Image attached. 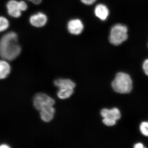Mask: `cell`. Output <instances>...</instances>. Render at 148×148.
<instances>
[{
	"mask_svg": "<svg viewBox=\"0 0 148 148\" xmlns=\"http://www.w3.org/2000/svg\"><path fill=\"white\" fill-rule=\"evenodd\" d=\"M8 12L10 16L18 18L21 16V12L19 1L16 0H10L7 4Z\"/></svg>",
	"mask_w": 148,
	"mask_h": 148,
	"instance_id": "cell-6",
	"label": "cell"
},
{
	"mask_svg": "<svg viewBox=\"0 0 148 148\" xmlns=\"http://www.w3.org/2000/svg\"><path fill=\"white\" fill-rule=\"evenodd\" d=\"M29 21L31 24L34 27H41L46 24L47 18L45 14L39 12L32 15L30 17Z\"/></svg>",
	"mask_w": 148,
	"mask_h": 148,
	"instance_id": "cell-8",
	"label": "cell"
},
{
	"mask_svg": "<svg viewBox=\"0 0 148 148\" xmlns=\"http://www.w3.org/2000/svg\"><path fill=\"white\" fill-rule=\"evenodd\" d=\"M1 148H10L9 146L8 145H5V144H3L1 145L0 147Z\"/></svg>",
	"mask_w": 148,
	"mask_h": 148,
	"instance_id": "cell-21",
	"label": "cell"
},
{
	"mask_svg": "<svg viewBox=\"0 0 148 148\" xmlns=\"http://www.w3.org/2000/svg\"><path fill=\"white\" fill-rule=\"evenodd\" d=\"M101 115L103 118V122L104 124L112 126L116 123L121 117V114L118 109L114 108L112 109H103L101 111Z\"/></svg>",
	"mask_w": 148,
	"mask_h": 148,
	"instance_id": "cell-4",
	"label": "cell"
},
{
	"mask_svg": "<svg viewBox=\"0 0 148 148\" xmlns=\"http://www.w3.org/2000/svg\"><path fill=\"white\" fill-rule=\"evenodd\" d=\"M134 147L135 148H143L145 147L142 143H138V144H135L134 146Z\"/></svg>",
	"mask_w": 148,
	"mask_h": 148,
	"instance_id": "cell-20",
	"label": "cell"
},
{
	"mask_svg": "<svg viewBox=\"0 0 148 148\" xmlns=\"http://www.w3.org/2000/svg\"><path fill=\"white\" fill-rule=\"evenodd\" d=\"M112 86L113 90L118 93H129L132 88V79L128 74L120 72L116 74L112 82Z\"/></svg>",
	"mask_w": 148,
	"mask_h": 148,
	"instance_id": "cell-2",
	"label": "cell"
},
{
	"mask_svg": "<svg viewBox=\"0 0 148 148\" xmlns=\"http://www.w3.org/2000/svg\"><path fill=\"white\" fill-rule=\"evenodd\" d=\"M74 92V89L71 88H61L57 92V96L61 99H66L71 97Z\"/></svg>",
	"mask_w": 148,
	"mask_h": 148,
	"instance_id": "cell-13",
	"label": "cell"
},
{
	"mask_svg": "<svg viewBox=\"0 0 148 148\" xmlns=\"http://www.w3.org/2000/svg\"><path fill=\"white\" fill-rule=\"evenodd\" d=\"M95 16L102 21L106 20L109 14L108 8L105 5L99 4L95 7Z\"/></svg>",
	"mask_w": 148,
	"mask_h": 148,
	"instance_id": "cell-10",
	"label": "cell"
},
{
	"mask_svg": "<svg viewBox=\"0 0 148 148\" xmlns=\"http://www.w3.org/2000/svg\"><path fill=\"white\" fill-rule=\"evenodd\" d=\"M55 103L54 99L45 93H37L33 99L34 107L36 110L39 111L45 106H53Z\"/></svg>",
	"mask_w": 148,
	"mask_h": 148,
	"instance_id": "cell-5",
	"label": "cell"
},
{
	"mask_svg": "<svg viewBox=\"0 0 148 148\" xmlns=\"http://www.w3.org/2000/svg\"><path fill=\"white\" fill-rule=\"evenodd\" d=\"M127 27L121 24H116L112 27L109 40L112 44L119 45L127 39Z\"/></svg>",
	"mask_w": 148,
	"mask_h": 148,
	"instance_id": "cell-3",
	"label": "cell"
},
{
	"mask_svg": "<svg viewBox=\"0 0 148 148\" xmlns=\"http://www.w3.org/2000/svg\"><path fill=\"white\" fill-rule=\"evenodd\" d=\"M69 32L73 35H78L83 31L84 25L82 21L79 19H73L70 20L68 23Z\"/></svg>",
	"mask_w": 148,
	"mask_h": 148,
	"instance_id": "cell-7",
	"label": "cell"
},
{
	"mask_svg": "<svg viewBox=\"0 0 148 148\" xmlns=\"http://www.w3.org/2000/svg\"><path fill=\"white\" fill-rule=\"evenodd\" d=\"M21 51L18 36L15 32H9L2 37L0 42V54L3 59L12 61L19 55Z\"/></svg>",
	"mask_w": 148,
	"mask_h": 148,
	"instance_id": "cell-1",
	"label": "cell"
},
{
	"mask_svg": "<svg viewBox=\"0 0 148 148\" xmlns=\"http://www.w3.org/2000/svg\"><path fill=\"white\" fill-rule=\"evenodd\" d=\"M143 69L146 75L148 76V59H146L143 64Z\"/></svg>",
	"mask_w": 148,
	"mask_h": 148,
	"instance_id": "cell-16",
	"label": "cell"
},
{
	"mask_svg": "<svg viewBox=\"0 0 148 148\" xmlns=\"http://www.w3.org/2000/svg\"><path fill=\"white\" fill-rule=\"evenodd\" d=\"M82 3L87 5H90L95 2L96 0H81Z\"/></svg>",
	"mask_w": 148,
	"mask_h": 148,
	"instance_id": "cell-18",
	"label": "cell"
},
{
	"mask_svg": "<svg viewBox=\"0 0 148 148\" xmlns=\"http://www.w3.org/2000/svg\"><path fill=\"white\" fill-rule=\"evenodd\" d=\"M9 23L8 20L5 17L1 16L0 18V31L4 32L8 28Z\"/></svg>",
	"mask_w": 148,
	"mask_h": 148,
	"instance_id": "cell-14",
	"label": "cell"
},
{
	"mask_svg": "<svg viewBox=\"0 0 148 148\" xmlns=\"http://www.w3.org/2000/svg\"><path fill=\"white\" fill-rule=\"evenodd\" d=\"M55 86L61 88H71L73 89L76 86V84L73 81L68 79H58L54 81Z\"/></svg>",
	"mask_w": 148,
	"mask_h": 148,
	"instance_id": "cell-11",
	"label": "cell"
},
{
	"mask_svg": "<svg viewBox=\"0 0 148 148\" xmlns=\"http://www.w3.org/2000/svg\"><path fill=\"white\" fill-rule=\"evenodd\" d=\"M20 4V8H21V10L22 11H25L27 9L28 6L27 4L24 1H19Z\"/></svg>",
	"mask_w": 148,
	"mask_h": 148,
	"instance_id": "cell-17",
	"label": "cell"
},
{
	"mask_svg": "<svg viewBox=\"0 0 148 148\" xmlns=\"http://www.w3.org/2000/svg\"><path fill=\"white\" fill-rule=\"evenodd\" d=\"M10 66L5 60H1L0 62V78H5L10 73Z\"/></svg>",
	"mask_w": 148,
	"mask_h": 148,
	"instance_id": "cell-12",
	"label": "cell"
},
{
	"mask_svg": "<svg viewBox=\"0 0 148 148\" xmlns=\"http://www.w3.org/2000/svg\"><path fill=\"white\" fill-rule=\"evenodd\" d=\"M140 130L142 134L148 137V122H143L140 125Z\"/></svg>",
	"mask_w": 148,
	"mask_h": 148,
	"instance_id": "cell-15",
	"label": "cell"
},
{
	"mask_svg": "<svg viewBox=\"0 0 148 148\" xmlns=\"http://www.w3.org/2000/svg\"><path fill=\"white\" fill-rule=\"evenodd\" d=\"M40 116L43 121L49 122L53 119L55 113V109L53 106H45L39 111Z\"/></svg>",
	"mask_w": 148,
	"mask_h": 148,
	"instance_id": "cell-9",
	"label": "cell"
},
{
	"mask_svg": "<svg viewBox=\"0 0 148 148\" xmlns=\"http://www.w3.org/2000/svg\"><path fill=\"white\" fill-rule=\"evenodd\" d=\"M28 1H30L35 4L38 5L40 3L42 0H28Z\"/></svg>",
	"mask_w": 148,
	"mask_h": 148,
	"instance_id": "cell-19",
	"label": "cell"
}]
</instances>
